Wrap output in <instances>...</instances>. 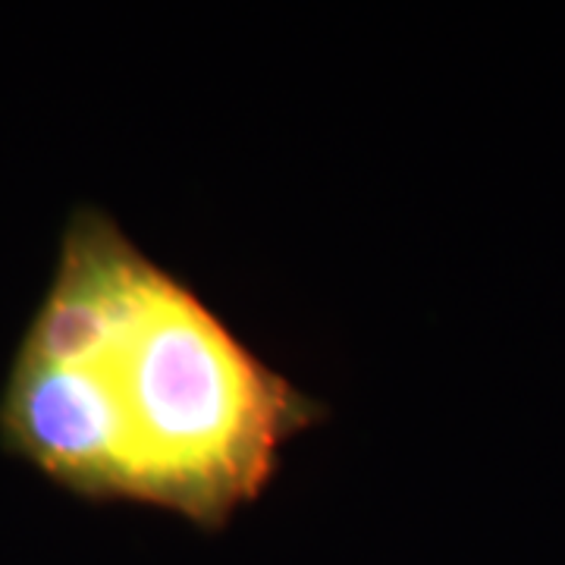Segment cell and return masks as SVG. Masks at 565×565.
I'll use <instances>...</instances> for the list:
<instances>
[{
	"label": "cell",
	"mask_w": 565,
	"mask_h": 565,
	"mask_svg": "<svg viewBox=\"0 0 565 565\" xmlns=\"http://www.w3.org/2000/svg\"><path fill=\"white\" fill-rule=\"evenodd\" d=\"M327 418L95 204L73 207L0 393V446L66 493L221 531Z\"/></svg>",
	"instance_id": "1"
}]
</instances>
